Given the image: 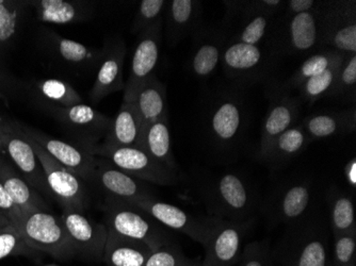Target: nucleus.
<instances>
[{
    "mask_svg": "<svg viewBox=\"0 0 356 266\" xmlns=\"http://www.w3.org/2000/svg\"><path fill=\"white\" fill-rule=\"evenodd\" d=\"M329 251L327 222L309 212L303 219L287 226L272 253L280 266H329Z\"/></svg>",
    "mask_w": 356,
    "mask_h": 266,
    "instance_id": "nucleus-1",
    "label": "nucleus"
},
{
    "mask_svg": "<svg viewBox=\"0 0 356 266\" xmlns=\"http://www.w3.org/2000/svg\"><path fill=\"white\" fill-rule=\"evenodd\" d=\"M272 23L268 32L273 55L304 56L322 47L320 1L311 11L288 13Z\"/></svg>",
    "mask_w": 356,
    "mask_h": 266,
    "instance_id": "nucleus-2",
    "label": "nucleus"
},
{
    "mask_svg": "<svg viewBox=\"0 0 356 266\" xmlns=\"http://www.w3.org/2000/svg\"><path fill=\"white\" fill-rule=\"evenodd\" d=\"M205 203L213 217L243 222L254 217L257 198L245 178L229 172L218 176L208 183L205 189Z\"/></svg>",
    "mask_w": 356,
    "mask_h": 266,
    "instance_id": "nucleus-3",
    "label": "nucleus"
},
{
    "mask_svg": "<svg viewBox=\"0 0 356 266\" xmlns=\"http://www.w3.org/2000/svg\"><path fill=\"white\" fill-rule=\"evenodd\" d=\"M105 210V225L122 237L143 242L153 251L173 242L163 225L131 203L108 197Z\"/></svg>",
    "mask_w": 356,
    "mask_h": 266,
    "instance_id": "nucleus-4",
    "label": "nucleus"
},
{
    "mask_svg": "<svg viewBox=\"0 0 356 266\" xmlns=\"http://www.w3.org/2000/svg\"><path fill=\"white\" fill-rule=\"evenodd\" d=\"M19 235L31 249L43 251L59 260L77 256L61 216L43 210L22 213Z\"/></svg>",
    "mask_w": 356,
    "mask_h": 266,
    "instance_id": "nucleus-5",
    "label": "nucleus"
},
{
    "mask_svg": "<svg viewBox=\"0 0 356 266\" xmlns=\"http://www.w3.org/2000/svg\"><path fill=\"white\" fill-rule=\"evenodd\" d=\"M93 156L109 160L117 169L136 179L159 185H174L178 182L176 172L160 163L137 146L120 148L96 146L93 149Z\"/></svg>",
    "mask_w": 356,
    "mask_h": 266,
    "instance_id": "nucleus-6",
    "label": "nucleus"
},
{
    "mask_svg": "<svg viewBox=\"0 0 356 266\" xmlns=\"http://www.w3.org/2000/svg\"><path fill=\"white\" fill-rule=\"evenodd\" d=\"M247 125V109L241 96L222 94L213 101L208 115V130L213 145L229 151L239 143Z\"/></svg>",
    "mask_w": 356,
    "mask_h": 266,
    "instance_id": "nucleus-7",
    "label": "nucleus"
},
{
    "mask_svg": "<svg viewBox=\"0 0 356 266\" xmlns=\"http://www.w3.org/2000/svg\"><path fill=\"white\" fill-rule=\"evenodd\" d=\"M313 182L306 178L291 180L280 185L264 207V213L272 226H289L311 212Z\"/></svg>",
    "mask_w": 356,
    "mask_h": 266,
    "instance_id": "nucleus-8",
    "label": "nucleus"
},
{
    "mask_svg": "<svg viewBox=\"0 0 356 266\" xmlns=\"http://www.w3.org/2000/svg\"><path fill=\"white\" fill-rule=\"evenodd\" d=\"M322 47L345 55L356 53L355 1L320 3Z\"/></svg>",
    "mask_w": 356,
    "mask_h": 266,
    "instance_id": "nucleus-9",
    "label": "nucleus"
},
{
    "mask_svg": "<svg viewBox=\"0 0 356 266\" xmlns=\"http://www.w3.org/2000/svg\"><path fill=\"white\" fill-rule=\"evenodd\" d=\"M129 203L149 213L161 225L181 232L194 242L202 244L203 246L207 243L211 232L215 229L220 219L213 216L197 217L176 206L157 201L153 196L142 198L139 201Z\"/></svg>",
    "mask_w": 356,
    "mask_h": 266,
    "instance_id": "nucleus-10",
    "label": "nucleus"
},
{
    "mask_svg": "<svg viewBox=\"0 0 356 266\" xmlns=\"http://www.w3.org/2000/svg\"><path fill=\"white\" fill-rule=\"evenodd\" d=\"M27 139L35 149V155L43 167L46 181L54 198L57 199L63 210H77L83 212L87 205V194L83 179H80L77 175L56 161L37 142L28 137Z\"/></svg>",
    "mask_w": 356,
    "mask_h": 266,
    "instance_id": "nucleus-11",
    "label": "nucleus"
},
{
    "mask_svg": "<svg viewBox=\"0 0 356 266\" xmlns=\"http://www.w3.org/2000/svg\"><path fill=\"white\" fill-rule=\"evenodd\" d=\"M3 151L9 156L16 171L35 192L55 199L46 181L43 167L23 130L6 122H3Z\"/></svg>",
    "mask_w": 356,
    "mask_h": 266,
    "instance_id": "nucleus-12",
    "label": "nucleus"
},
{
    "mask_svg": "<svg viewBox=\"0 0 356 266\" xmlns=\"http://www.w3.org/2000/svg\"><path fill=\"white\" fill-rule=\"evenodd\" d=\"M255 223V217L243 222L219 219L205 248L202 266H235L242 251V244Z\"/></svg>",
    "mask_w": 356,
    "mask_h": 266,
    "instance_id": "nucleus-13",
    "label": "nucleus"
},
{
    "mask_svg": "<svg viewBox=\"0 0 356 266\" xmlns=\"http://www.w3.org/2000/svg\"><path fill=\"white\" fill-rule=\"evenodd\" d=\"M227 77L238 81H256L266 77L273 66V53L261 46L227 40L221 60Z\"/></svg>",
    "mask_w": 356,
    "mask_h": 266,
    "instance_id": "nucleus-14",
    "label": "nucleus"
},
{
    "mask_svg": "<svg viewBox=\"0 0 356 266\" xmlns=\"http://www.w3.org/2000/svg\"><path fill=\"white\" fill-rule=\"evenodd\" d=\"M61 219L77 256L95 262L103 261L108 238L107 226L92 221L77 210L64 209Z\"/></svg>",
    "mask_w": 356,
    "mask_h": 266,
    "instance_id": "nucleus-15",
    "label": "nucleus"
},
{
    "mask_svg": "<svg viewBox=\"0 0 356 266\" xmlns=\"http://www.w3.org/2000/svg\"><path fill=\"white\" fill-rule=\"evenodd\" d=\"M21 129L28 138L43 147L48 155H51L56 161L77 175L80 179L87 181L95 180V159L91 151L85 147H77L67 142L47 137L39 131L24 127H21Z\"/></svg>",
    "mask_w": 356,
    "mask_h": 266,
    "instance_id": "nucleus-16",
    "label": "nucleus"
},
{
    "mask_svg": "<svg viewBox=\"0 0 356 266\" xmlns=\"http://www.w3.org/2000/svg\"><path fill=\"white\" fill-rule=\"evenodd\" d=\"M60 123L73 130L78 139L85 144L86 149L93 153L95 142L107 135L112 121L96 111L90 106L79 103L69 108H56L55 112Z\"/></svg>",
    "mask_w": 356,
    "mask_h": 266,
    "instance_id": "nucleus-17",
    "label": "nucleus"
},
{
    "mask_svg": "<svg viewBox=\"0 0 356 266\" xmlns=\"http://www.w3.org/2000/svg\"><path fill=\"white\" fill-rule=\"evenodd\" d=\"M126 53L127 49L125 43L119 38H110L106 41L103 59L90 93L93 103H99L110 94L125 89L123 67Z\"/></svg>",
    "mask_w": 356,
    "mask_h": 266,
    "instance_id": "nucleus-18",
    "label": "nucleus"
},
{
    "mask_svg": "<svg viewBox=\"0 0 356 266\" xmlns=\"http://www.w3.org/2000/svg\"><path fill=\"white\" fill-rule=\"evenodd\" d=\"M163 23L157 24L139 35V41L131 60V75L124 89V101L131 99L139 85L153 75L159 59Z\"/></svg>",
    "mask_w": 356,
    "mask_h": 266,
    "instance_id": "nucleus-19",
    "label": "nucleus"
},
{
    "mask_svg": "<svg viewBox=\"0 0 356 266\" xmlns=\"http://www.w3.org/2000/svg\"><path fill=\"white\" fill-rule=\"evenodd\" d=\"M197 43L190 61L191 72L199 79H207L221 63L226 42L229 40L221 28L200 27L195 33Z\"/></svg>",
    "mask_w": 356,
    "mask_h": 266,
    "instance_id": "nucleus-20",
    "label": "nucleus"
},
{
    "mask_svg": "<svg viewBox=\"0 0 356 266\" xmlns=\"http://www.w3.org/2000/svg\"><path fill=\"white\" fill-rule=\"evenodd\" d=\"M299 99L293 96L281 94L274 96L261 127V142L258 148L257 158L261 160L274 140L284 131L296 125L300 115Z\"/></svg>",
    "mask_w": 356,
    "mask_h": 266,
    "instance_id": "nucleus-21",
    "label": "nucleus"
},
{
    "mask_svg": "<svg viewBox=\"0 0 356 266\" xmlns=\"http://www.w3.org/2000/svg\"><path fill=\"white\" fill-rule=\"evenodd\" d=\"M95 180L108 194V197L126 203L153 196L139 179L124 173L111 163L95 161Z\"/></svg>",
    "mask_w": 356,
    "mask_h": 266,
    "instance_id": "nucleus-22",
    "label": "nucleus"
},
{
    "mask_svg": "<svg viewBox=\"0 0 356 266\" xmlns=\"http://www.w3.org/2000/svg\"><path fill=\"white\" fill-rule=\"evenodd\" d=\"M128 101H133L139 114L141 130L168 117L167 91L163 82L154 74L139 85Z\"/></svg>",
    "mask_w": 356,
    "mask_h": 266,
    "instance_id": "nucleus-23",
    "label": "nucleus"
},
{
    "mask_svg": "<svg viewBox=\"0 0 356 266\" xmlns=\"http://www.w3.org/2000/svg\"><path fill=\"white\" fill-rule=\"evenodd\" d=\"M302 127L311 141L352 133L356 130L355 107L346 111L320 112L306 116Z\"/></svg>",
    "mask_w": 356,
    "mask_h": 266,
    "instance_id": "nucleus-24",
    "label": "nucleus"
},
{
    "mask_svg": "<svg viewBox=\"0 0 356 266\" xmlns=\"http://www.w3.org/2000/svg\"><path fill=\"white\" fill-rule=\"evenodd\" d=\"M168 42L175 45L190 33H195L201 25L202 5L194 0H172L165 9Z\"/></svg>",
    "mask_w": 356,
    "mask_h": 266,
    "instance_id": "nucleus-25",
    "label": "nucleus"
},
{
    "mask_svg": "<svg viewBox=\"0 0 356 266\" xmlns=\"http://www.w3.org/2000/svg\"><path fill=\"white\" fill-rule=\"evenodd\" d=\"M0 182L14 205L21 210L22 213L35 211V210L49 211V208L43 201V198L28 185L25 179L19 175V172L16 171L15 167L1 155H0Z\"/></svg>",
    "mask_w": 356,
    "mask_h": 266,
    "instance_id": "nucleus-26",
    "label": "nucleus"
},
{
    "mask_svg": "<svg viewBox=\"0 0 356 266\" xmlns=\"http://www.w3.org/2000/svg\"><path fill=\"white\" fill-rule=\"evenodd\" d=\"M152 251L143 242L122 237L108 229L103 261L108 266H143Z\"/></svg>",
    "mask_w": 356,
    "mask_h": 266,
    "instance_id": "nucleus-27",
    "label": "nucleus"
},
{
    "mask_svg": "<svg viewBox=\"0 0 356 266\" xmlns=\"http://www.w3.org/2000/svg\"><path fill=\"white\" fill-rule=\"evenodd\" d=\"M309 141L301 124H296L274 140L261 161L273 169H281L300 155Z\"/></svg>",
    "mask_w": 356,
    "mask_h": 266,
    "instance_id": "nucleus-28",
    "label": "nucleus"
},
{
    "mask_svg": "<svg viewBox=\"0 0 356 266\" xmlns=\"http://www.w3.org/2000/svg\"><path fill=\"white\" fill-rule=\"evenodd\" d=\"M141 132V121L133 101H123L111 127L102 144L104 148L137 146Z\"/></svg>",
    "mask_w": 356,
    "mask_h": 266,
    "instance_id": "nucleus-29",
    "label": "nucleus"
},
{
    "mask_svg": "<svg viewBox=\"0 0 356 266\" xmlns=\"http://www.w3.org/2000/svg\"><path fill=\"white\" fill-rule=\"evenodd\" d=\"M137 147L141 148L154 159L177 173L178 167L172 151L171 133L168 117L143 128L140 133Z\"/></svg>",
    "mask_w": 356,
    "mask_h": 266,
    "instance_id": "nucleus-30",
    "label": "nucleus"
},
{
    "mask_svg": "<svg viewBox=\"0 0 356 266\" xmlns=\"http://www.w3.org/2000/svg\"><path fill=\"white\" fill-rule=\"evenodd\" d=\"M54 51L62 62L78 69H91L99 67L103 59V51L92 49L83 44L64 39L51 33Z\"/></svg>",
    "mask_w": 356,
    "mask_h": 266,
    "instance_id": "nucleus-31",
    "label": "nucleus"
},
{
    "mask_svg": "<svg viewBox=\"0 0 356 266\" xmlns=\"http://www.w3.org/2000/svg\"><path fill=\"white\" fill-rule=\"evenodd\" d=\"M38 19L44 23L65 24L83 21L89 13L85 3L67 0H40L35 1Z\"/></svg>",
    "mask_w": 356,
    "mask_h": 266,
    "instance_id": "nucleus-32",
    "label": "nucleus"
},
{
    "mask_svg": "<svg viewBox=\"0 0 356 266\" xmlns=\"http://www.w3.org/2000/svg\"><path fill=\"white\" fill-rule=\"evenodd\" d=\"M327 205L333 235L356 229L354 201L349 193L337 187H332L327 194Z\"/></svg>",
    "mask_w": 356,
    "mask_h": 266,
    "instance_id": "nucleus-33",
    "label": "nucleus"
},
{
    "mask_svg": "<svg viewBox=\"0 0 356 266\" xmlns=\"http://www.w3.org/2000/svg\"><path fill=\"white\" fill-rule=\"evenodd\" d=\"M347 55L345 53L332 51V49L313 53L301 64L299 69L293 74V77L288 80L286 85L288 88H293V89H299L304 82L327 71L333 64L343 59Z\"/></svg>",
    "mask_w": 356,
    "mask_h": 266,
    "instance_id": "nucleus-34",
    "label": "nucleus"
},
{
    "mask_svg": "<svg viewBox=\"0 0 356 266\" xmlns=\"http://www.w3.org/2000/svg\"><path fill=\"white\" fill-rule=\"evenodd\" d=\"M273 19L271 16L264 14L249 13L245 12L243 8V11L240 15L241 28L229 39L248 45L261 46V41L267 38Z\"/></svg>",
    "mask_w": 356,
    "mask_h": 266,
    "instance_id": "nucleus-35",
    "label": "nucleus"
},
{
    "mask_svg": "<svg viewBox=\"0 0 356 266\" xmlns=\"http://www.w3.org/2000/svg\"><path fill=\"white\" fill-rule=\"evenodd\" d=\"M23 5L17 1L0 0V71L3 59L19 31Z\"/></svg>",
    "mask_w": 356,
    "mask_h": 266,
    "instance_id": "nucleus-36",
    "label": "nucleus"
},
{
    "mask_svg": "<svg viewBox=\"0 0 356 266\" xmlns=\"http://www.w3.org/2000/svg\"><path fill=\"white\" fill-rule=\"evenodd\" d=\"M346 57L336 62L327 71L304 82L303 85L299 88L302 98L306 103H314L320 98L330 97L335 85L338 71L341 69Z\"/></svg>",
    "mask_w": 356,
    "mask_h": 266,
    "instance_id": "nucleus-37",
    "label": "nucleus"
},
{
    "mask_svg": "<svg viewBox=\"0 0 356 266\" xmlns=\"http://www.w3.org/2000/svg\"><path fill=\"white\" fill-rule=\"evenodd\" d=\"M38 90L48 101L57 108H69L83 103L79 94L67 82L58 79H47L38 83Z\"/></svg>",
    "mask_w": 356,
    "mask_h": 266,
    "instance_id": "nucleus-38",
    "label": "nucleus"
},
{
    "mask_svg": "<svg viewBox=\"0 0 356 266\" xmlns=\"http://www.w3.org/2000/svg\"><path fill=\"white\" fill-rule=\"evenodd\" d=\"M356 53L348 55L338 71L335 85L330 97H337L347 101H355Z\"/></svg>",
    "mask_w": 356,
    "mask_h": 266,
    "instance_id": "nucleus-39",
    "label": "nucleus"
},
{
    "mask_svg": "<svg viewBox=\"0 0 356 266\" xmlns=\"http://www.w3.org/2000/svg\"><path fill=\"white\" fill-rule=\"evenodd\" d=\"M168 1L165 0H143L140 3L139 9L136 14L131 31L141 35L149 28L157 24L163 23V15L167 9Z\"/></svg>",
    "mask_w": 356,
    "mask_h": 266,
    "instance_id": "nucleus-40",
    "label": "nucleus"
},
{
    "mask_svg": "<svg viewBox=\"0 0 356 266\" xmlns=\"http://www.w3.org/2000/svg\"><path fill=\"white\" fill-rule=\"evenodd\" d=\"M236 266H274L273 253L267 240L253 241L242 248Z\"/></svg>",
    "mask_w": 356,
    "mask_h": 266,
    "instance_id": "nucleus-41",
    "label": "nucleus"
},
{
    "mask_svg": "<svg viewBox=\"0 0 356 266\" xmlns=\"http://www.w3.org/2000/svg\"><path fill=\"white\" fill-rule=\"evenodd\" d=\"M331 263L348 264L356 260V229L333 235Z\"/></svg>",
    "mask_w": 356,
    "mask_h": 266,
    "instance_id": "nucleus-42",
    "label": "nucleus"
},
{
    "mask_svg": "<svg viewBox=\"0 0 356 266\" xmlns=\"http://www.w3.org/2000/svg\"><path fill=\"white\" fill-rule=\"evenodd\" d=\"M28 249L31 248L11 224L0 228V260L12 255H28Z\"/></svg>",
    "mask_w": 356,
    "mask_h": 266,
    "instance_id": "nucleus-43",
    "label": "nucleus"
},
{
    "mask_svg": "<svg viewBox=\"0 0 356 266\" xmlns=\"http://www.w3.org/2000/svg\"><path fill=\"white\" fill-rule=\"evenodd\" d=\"M185 258L181 247L172 242L154 249L143 266H181Z\"/></svg>",
    "mask_w": 356,
    "mask_h": 266,
    "instance_id": "nucleus-44",
    "label": "nucleus"
},
{
    "mask_svg": "<svg viewBox=\"0 0 356 266\" xmlns=\"http://www.w3.org/2000/svg\"><path fill=\"white\" fill-rule=\"evenodd\" d=\"M0 211L5 214L6 217L9 219L10 224L19 232L22 223V212L19 208L14 205L10 196L6 192L5 188L0 182Z\"/></svg>",
    "mask_w": 356,
    "mask_h": 266,
    "instance_id": "nucleus-45",
    "label": "nucleus"
},
{
    "mask_svg": "<svg viewBox=\"0 0 356 266\" xmlns=\"http://www.w3.org/2000/svg\"><path fill=\"white\" fill-rule=\"evenodd\" d=\"M17 91L15 82L8 77L3 71H0V98L6 103H9L10 99L15 95Z\"/></svg>",
    "mask_w": 356,
    "mask_h": 266,
    "instance_id": "nucleus-46",
    "label": "nucleus"
},
{
    "mask_svg": "<svg viewBox=\"0 0 356 266\" xmlns=\"http://www.w3.org/2000/svg\"><path fill=\"white\" fill-rule=\"evenodd\" d=\"M318 1L314 0H291L287 1L284 8V11L288 13H302L313 10L317 6Z\"/></svg>",
    "mask_w": 356,
    "mask_h": 266,
    "instance_id": "nucleus-47",
    "label": "nucleus"
},
{
    "mask_svg": "<svg viewBox=\"0 0 356 266\" xmlns=\"http://www.w3.org/2000/svg\"><path fill=\"white\" fill-rule=\"evenodd\" d=\"M345 177L346 180H347L348 185L352 188V189L355 190L356 188V159L355 158H352L347 164H346L345 167Z\"/></svg>",
    "mask_w": 356,
    "mask_h": 266,
    "instance_id": "nucleus-48",
    "label": "nucleus"
},
{
    "mask_svg": "<svg viewBox=\"0 0 356 266\" xmlns=\"http://www.w3.org/2000/svg\"><path fill=\"white\" fill-rule=\"evenodd\" d=\"M181 266H202V261H199V260H192L188 259V258H185V259H184L183 263L181 264Z\"/></svg>",
    "mask_w": 356,
    "mask_h": 266,
    "instance_id": "nucleus-49",
    "label": "nucleus"
},
{
    "mask_svg": "<svg viewBox=\"0 0 356 266\" xmlns=\"http://www.w3.org/2000/svg\"><path fill=\"white\" fill-rule=\"evenodd\" d=\"M8 225H10L9 219L6 217L3 212L0 211V228L6 227Z\"/></svg>",
    "mask_w": 356,
    "mask_h": 266,
    "instance_id": "nucleus-50",
    "label": "nucleus"
},
{
    "mask_svg": "<svg viewBox=\"0 0 356 266\" xmlns=\"http://www.w3.org/2000/svg\"><path fill=\"white\" fill-rule=\"evenodd\" d=\"M3 122H0V151H3Z\"/></svg>",
    "mask_w": 356,
    "mask_h": 266,
    "instance_id": "nucleus-51",
    "label": "nucleus"
},
{
    "mask_svg": "<svg viewBox=\"0 0 356 266\" xmlns=\"http://www.w3.org/2000/svg\"><path fill=\"white\" fill-rule=\"evenodd\" d=\"M329 266H356V260L355 261L351 262V263L348 264H333L330 261Z\"/></svg>",
    "mask_w": 356,
    "mask_h": 266,
    "instance_id": "nucleus-52",
    "label": "nucleus"
},
{
    "mask_svg": "<svg viewBox=\"0 0 356 266\" xmlns=\"http://www.w3.org/2000/svg\"><path fill=\"white\" fill-rule=\"evenodd\" d=\"M48 266H57V265H48Z\"/></svg>",
    "mask_w": 356,
    "mask_h": 266,
    "instance_id": "nucleus-53",
    "label": "nucleus"
}]
</instances>
